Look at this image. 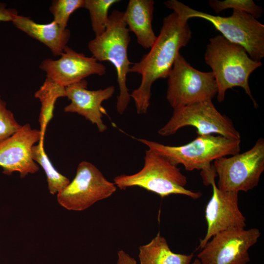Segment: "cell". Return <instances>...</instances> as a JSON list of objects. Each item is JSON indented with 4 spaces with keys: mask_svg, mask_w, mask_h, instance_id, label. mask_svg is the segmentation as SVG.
I'll return each mask as SVG.
<instances>
[{
    "mask_svg": "<svg viewBox=\"0 0 264 264\" xmlns=\"http://www.w3.org/2000/svg\"><path fill=\"white\" fill-rule=\"evenodd\" d=\"M191 37L188 21L174 12L164 18L160 33L149 51L129 69V72L141 75L140 86L130 94L137 114L147 112L152 85L159 79L168 77L180 49L188 44Z\"/></svg>",
    "mask_w": 264,
    "mask_h": 264,
    "instance_id": "obj_1",
    "label": "cell"
},
{
    "mask_svg": "<svg viewBox=\"0 0 264 264\" xmlns=\"http://www.w3.org/2000/svg\"><path fill=\"white\" fill-rule=\"evenodd\" d=\"M151 149L167 159L172 164H181L186 170H201L205 185H210L216 175L211 163L215 160L240 153L241 139H230L214 134L198 135L186 144L173 146L145 139H136Z\"/></svg>",
    "mask_w": 264,
    "mask_h": 264,
    "instance_id": "obj_2",
    "label": "cell"
},
{
    "mask_svg": "<svg viewBox=\"0 0 264 264\" xmlns=\"http://www.w3.org/2000/svg\"><path fill=\"white\" fill-rule=\"evenodd\" d=\"M204 60L212 69L218 87L217 99L222 102L226 91L234 87L242 88L258 107L249 86L251 74L261 66V62L252 60L245 49L219 35L211 38L207 45Z\"/></svg>",
    "mask_w": 264,
    "mask_h": 264,
    "instance_id": "obj_3",
    "label": "cell"
},
{
    "mask_svg": "<svg viewBox=\"0 0 264 264\" xmlns=\"http://www.w3.org/2000/svg\"><path fill=\"white\" fill-rule=\"evenodd\" d=\"M164 3L186 21L193 18L208 21L226 39L242 46L252 60L261 62L264 58V25L251 15L233 10L231 16L221 17L195 10L177 0Z\"/></svg>",
    "mask_w": 264,
    "mask_h": 264,
    "instance_id": "obj_4",
    "label": "cell"
},
{
    "mask_svg": "<svg viewBox=\"0 0 264 264\" xmlns=\"http://www.w3.org/2000/svg\"><path fill=\"white\" fill-rule=\"evenodd\" d=\"M130 40L129 30L123 19V12L114 9L109 16L105 31L88 44L92 57L97 61L111 63L115 68L119 88L116 110L120 114L125 111L131 98L126 83L130 66L133 64L128 56Z\"/></svg>",
    "mask_w": 264,
    "mask_h": 264,
    "instance_id": "obj_5",
    "label": "cell"
},
{
    "mask_svg": "<svg viewBox=\"0 0 264 264\" xmlns=\"http://www.w3.org/2000/svg\"><path fill=\"white\" fill-rule=\"evenodd\" d=\"M113 181L116 186L121 190L139 187L161 198L171 195H181L197 199L202 196L200 192L185 188L187 177L177 166L149 149L146 150L144 166L139 171L132 175L116 176Z\"/></svg>",
    "mask_w": 264,
    "mask_h": 264,
    "instance_id": "obj_6",
    "label": "cell"
},
{
    "mask_svg": "<svg viewBox=\"0 0 264 264\" xmlns=\"http://www.w3.org/2000/svg\"><path fill=\"white\" fill-rule=\"evenodd\" d=\"M218 177L217 186L220 190L247 192L259 184L264 171V139L259 138L249 150L213 162Z\"/></svg>",
    "mask_w": 264,
    "mask_h": 264,
    "instance_id": "obj_7",
    "label": "cell"
},
{
    "mask_svg": "<svg viewBox=\"0 0 264 264\" xmlns=\"http://www.w3.org/2000/svg\"><path fill=\"white\" fill-rule=\"evenodd\" d=\"M166 99L174 110L205 100H212L218 87L214 74L193 67L180 54L168 76Z\"/></svg>",
    "mask_w": 264,
    "mask_h": 264,
    "instance_id": "obj_8",
    "label": "cell"
},
{
    "mask_svg": "<svg viewBox=\"0 0 264 264\" xmlns=\"http://www.w3.org/2000/svg\"><path fill=\"white\" fill-rule=\"evenodd\" d=\"M186 126L196 128L198 135L216 134L241 139V135L231 120L217 110L212 100L199 101L174 110L172 117L158 133L169 136Z\"/></svg>",
    "mask_w": 264,
    "mask_h": 264,
    "instance_id": "obj_9",
    "label": "cell"
},
{
    "mask_svg": "<svg viewBox=\"0 0 264 264\" xmlns=\"http://www.w3.org/2000/svg\"><path fill=\"white\" fill-rule=\"evenodd\" d=\"M116 189L114 183L109 181L95 165L83 161L79 164L72 181L57 194V198L65 208L80 211L110 197Z\"/></svg>",
    "mask_w": 264,
    "mask_h": 264,
    "instance_id": "obj_10",
    "label": "cell"
},
{
    "mask_svg": "<svg viewBox=\"0 0 264 264\" xmlns=\"http://www.w3.org/2000/svg\"><path fill=\"white\" fill-rule=\"evenodd\" d=\"M260 236L256 228H235L220 232L200 249L198 259L201 264H247L250 261L248 250Z\"/></svg>",
    "mask_w": 264,
    "mask_h": 264,
    "instance_id": "obj_11",
    "label": "cell"
},
{
    "mask_svg": "<svg viewBox=\"0 0 264 264\" xmlns=\"http://www.w3.org/2000/svg\"><path fill=\"white\" fill-rule=\"evenodd\" d=\"M41 140L40 130L33 129L27 123L0 144V167L2 173L11 175L18 172L21 178L39 170V165L33 159L32 149Z\"/></svg>",
    "mask_w": 264,
    "mask_h": 264,
    "instance_id": "obj_12",
    "label": "cell"
},
{
    "mask_svg": "<svg viewBox=\"0 0 264 264\" xmlns=\"http://www.w3.org/2000/svg\"><path fill=\"white\" fill-rule=\"evenodd\" d=\"M215 179L210 183L212 195L205 209L207 231L204 237L200 239L197 248L199 250L216 234L232 228H244L246 226V219L239 207V193L220 190Z\"/></svg>",
    "mask_w": 264,
    "mask_h": 264,
    "instance_id": "obj_13",
    "label": "cell"
},
{
    "mask_svg": "<svg viewBox=\"0 0 264 264\" xmlns=\"http://www.w3.org/2000/svg\"><path fill=\"white\" fill-rule=\"evenodd\" d=\"M60 56L57 60H44L39 67L46 73V78L64 87L91 75L102 76L106 72V66L93 57L77 52L67 45Z\"/></svg>",
    "mask_w": 264,
    "mask_h": 264,
    "instance_id": "obj_14",
    "label": "cell"
},
{
    "mask_svg": "<svg viewBox=\"0 0 264 264\" xmlns=\"http://www.w3.org/2000/svg\"><path fill=\"white\" fill-rule=\"evenodd\" d=\"M88 82L83 80L66 87V97L70 103L64 108L65 112L77 113L96 126L100 132L107 129L103 121V114H107L102 106L103 101L111 98L115 87L110 86L96 90L88 89Z\"/></svg>",
    "mask_w": 264,
    "mask_h": 264,
    "instance_id": "obj_15",
    "label": "cell"
},
{
    "mask_svg": "<svg viewBox=\"0 0 264 264\" xmlns=\"http://www.w3.org/2000/svg\"><path fill=\"white\" fill-rule=\"evenodd\" d=\"M12 22L17 28L47 46L54 56L61 55L70 37V30L54 21L40 24L29 17L18 15Z\"/></svg>",
    "mask_w": 264,
    "mask_h": 264,
    "instance_id": "obj_16",
    "label": "cell"
},
{
    "mask_svg": "<svg viewBox=\"0 0 264 264\" xmlns=\"http://www.w3.org/2000/svg\"><path fill=\"white\" fill-rule=\"evenodd\" d=\"M154 2L153 0H130L123 19L129 31L133 32L137 43L145 49H149L156 37L152 22Z\"/></svg>",
    "mask_w": 264,
    "mask_h": 264,
    "instance_id": "obj_17",
    "label": "cell"
},
{
    "mask_svg": "<svg viewBox=\"0 0 264 264\" xmlns=\"http://www.w3.org/2000/svg\"><path fill=\"white\" fill-rule=\"evenodd\" d=\"M193 257V253L173 252L159 231L150 242L139 247L140 264H191Z\"/></svg>",
    "mask_w": 264,
    "mask_h": 264,
    "instance_id": "obj_18",
    "label": "cell"
},
{
    "mask_svg": "<svg viewBox=\"0 0 264 264\" xmlns=\"http://www.w3.org/2000/svg\"><path fill=\"white\" fill-rule=\"evenodd\" d=\"M34 96L40 100L41 104L39 122L41 133L40 141L44 142L47 126L54 115L55 102L59 98L66 97V87L46 78Z\"/></svg>",
    "mask_w": 264,
    "mask_h": 264,
    "instance_id": "obj_19",
    "label": "cell"
},
{
    "mask_svg": "<svg viewBox=\"0 0 264 264\" xmlns=\"http://www.w3.org/2000/svg\"><path fill=\"white\" fill-rule=\"evenodd\" d=\"M38 143L32 147V158L44 169L49 193L57 194L68 185L70 180L55 169L44 151V142L40 141Z\"/></svg>",
    "mask_w": 264,
    "mask_h": 264,
    "instance_id": "obj_20",
    "label": "cell"
},
{
    "mask_svg": "<svg viewBox=\"0 0 264 264\" xmlns=\"http://www.w3.org/2000/svg\"><path fill=\"white\" fill-rule=\"evenodd\" d=\"M120 1L119 0H85L83 8L89 13L92 29L95 37L105 31L109 19V10L112 5Z\"/></svg>",
    "mask_w": 264,
    "mask_h": 264,
    "instance_id": "obj_21",
    "label": "cell"
},
{
    "mask_svg": "<svg viewBox=\"0 0 264 264\" xmlns=\"http://www.w3.org/2000/svg\"><path fill=\"white\" fill-rule=\"evenodd\" d=\"M85 0H54L49 10L54 21L63 28H66L70 15L78 9L83 8Z\"/></svg>",
    "mask_w": 264,
    "mask_h": 264,
    "instance_id": "obj_22",
    "label": "cell"
},
{
    "mask_svg": "<svg viewBox=\"0 0 264 264\" xmlns=\"http://www.w3.org/2000/svg\"><path fill=\"white\" fill-rule=\"evenodd\" d=\"M208 4L216 13L231 8L245 12L258 19L262 16L263 12V9L252 0H209Z\"/></svg>",
    "mask_w": 264,
    "mask_h": 264,
    "instance_id": "obj_23",
    "label": "cell"
},
{
    "mask_svg": "<svg viewBox=\"0 0 264 264\" xmlns=\"http://www.w3.org/2000/svg\"><path fill=\"white\" fill-rule=\"evenodd\" d=\"M22 126L15 119L13 113L6 107V103L0 95V144L18 131Z\"/></svg>",
    "mask_w": 264,
    "mask_h": 264,
    "instance_id": "obj_24",
    "label": "cell"
},
{
    "mask_svg": "<svg viewBox=\"0 0 264 264\" xmlns=\"http://www.w3.org/2000/svg\"><path fill=\"white\" fill-rule=\"evenodd\" d=\"M18 15L16 9L8 8L5 3L0 2V22H12Z\"/></svg>",
    "mask_w": 264,
    "mask_h": 264,
    "instance_id": "obj_25",
    "label": "cell"
},
{
    "mask_svg": "<svg viewBox=\"0 0 264 264\" xmlns=\"http://www.w3.org/2000/svg\"><path fill=\"white\" fill-rule=\"evenodd\" d=\"M118 259L116 264H137L135 260L122 250L117 253Z\"/></svg>",
    "mask_w": 264,
    "mask_h": 264,
    "instance_id": "obj_26",
    "label": "cell"
},
{
    "mask_svg": "<svg viewBox=\"0 0 264 264\" xmlns=\"http://www.w3.org/2000/svg\"><path fill=\"white\" fill-rule=\"evenodd\" d=\"M191 264H201L200 261L198 259L196 258L193 263H191Z\"/></svg>",
    "mask_w": 264,
    "mask_h": 264,
    "instance_id": "obj_27",
    "label": "cell"
}]
</instances>
